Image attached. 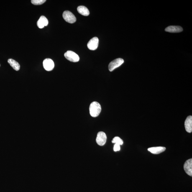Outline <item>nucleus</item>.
Masks as SVG:
<instances>
[{"instance_id": "8", "label": "nucleus", "mask_w": 192, "mask_h": 192, "mask_svg": "<svg viewBox=\"0 0 192 192\" xmlns=\"http://www.w3.org/2000/svg\"><path fill=\"white\" fill-rule=\"evenodd\" d=\"M184 168L186 173L190 176H192V159L187 160L184 166Z\"/></svg>"}, {"instance_id": "18", "label": "nucleus", "mask_w": 192, "mask_h": 192, "mask_svg": "<svg viewBox=\"0 0 192 192\" xmlns=\"http://www.w3.org/2000/svg\"><path fill=\"white\" fill-rule=\"evenodd\" d=\"M0 66H1V65H0Z\"/></svg>"}, {"instance_id": "10", "label": "nucleus", "mask_w": 192, "mask_h": 192, "mask_svg": "<svg viewBox=\"0 0 192 192\" xmlns=\"http://www.w3.org/2000/svg\"><path fill=\"white\" fill-rule=\"evenodd\" d=\"M185 127L187 132H192V116H189L187 117L185 121Z\"/></svg>"}, {"instance_id": "15", "label": "nucleus", "mask_w": 192, "mask_h": 192, "mask_svg": "<svg viewBox=\"0 0 192 192\" xmlns=\"http://www.w3.org/2000/svg\"><path fill=\"white\" fill-rule=\"evenodd\" d=\"M113 143H116L122 145L123 144V141L122 139L119 137H115L113 139L112 141Z\"/></svg>"}, {"instance_id": "11", "label": "nucleus", "mask_w": 192, "mask_h": 192, "mask_svg": "<svg viewBox=\"0 0 192 192\" xmlns=\"http://www.w3.org/2000/svg\"><path fill=\"white\" fill-rule=\"evenodd\" d=\"M183 29L179 26H170L165 29V31L171 33H178L182 32Z\"/></svg>"}, {"instance_id": "3", "label": "nucleus", "mask_w": 192, "mask_h": 192, "mask_svg": "<svg viewBox=\"0 0 192 192\" xmlns=\"http://www.w3.org/2000/svg\"><path fill=\"white\" fill-rule=\"evenodd\" d=\"M124 60L121 58L115 59L109 64L108 68L110 71L112 72L116 68H118L124 63Z\"/></svg>"}, {"instance_id": "14", "label": "nucleus", "mask_w": 192, "mask_h": 192, "mask_svg": "<svg viewBox=\"0 0 192 192\" xmlns=\"http://www.w3.org/2000/svg\"><path fill=\"white\" fill-rule=\"evenodd\" d=\"M8 62L15 70L16 71H18L19 70L20 68V65L16 60L13 59H8Z\"/></svg>"}, {"instance_id": "13", "label": "nucleus", "mask_w": 192, "mask_h": 192, "mask_svg": "<svg viewBox=\"0 0 192 192\" xmlns=\"http://www.w3.org/2000/svg\"><path fill=\"white\" fill-rule=\"evenodd\" d=\"M77 11L79 14L83 16H88L90 14L88 8L85 6H79L77 8Z\"/></svg>"}, {"instance_id": "4", "label": "nucleus", "mask_w": 192, "mask_h": 192, "mask_svg": "<svg viewBox=\"0 0 192 192\" xmlns=\"http://www.w3.org/2000/svg\"><path fill=\"white\" fill-rule=\"evenodd\" d=\"M63 17L66 22L73 24L76 21V18L74 15L69 11H65L63 13Z\"/></svg>"}, {"instance_id": "7", "label": "nucleus", "mask_w": 192, "mask_h": 192, "mask_svg": "<svg viewBox=\"0 0 192 192\" xmlns=\"http://www.w3.org/2000/svg\"><path fill=\"white\" fill-rule=\"evenodd\" d=\"M43 66L44 69L47 71H51L53 70L55 64L53 60L50 58H46L44 60Z\"/></svg>"}, {"instance_id": "16", "label": "nucleus", "mask_w": 192, "mask_h": 192, "mask_svg": "<svg viewBox=\"0 0 192 192\" xmlns=\"http://www.w3.org/2000/svg\"><path fill=\"white\" fill-rule=\"evenodd\" d=\"M46 1V0H32L31 2L35 5H41Z\"/></svg>"}, {"instance_id": "2", "label": "nucleus", "mask_w": 192, "mask_h": 192, "mask_svg": "<svg viewBox=\"0 0 192 192\" xmlns=\"http://www.w3.org/2000/svg\"><path fill=\"white\" fill-rule=\"evenodd\" d=\"M64 56L67 60L73 62L79 61L80 58L77 54L71 51H68L64 54Z\"/></svg>"}, {"instance_id": "17", "label": "nucleus", "mask_w": 192, "mask_h": 192, "mask_svg": "<svg viewBox=\"0 0 192 192\" xmlns=\"http://www.w3.org/2000/svg\"><path fill=\"white\" fill-rule=\"evenodd\" d=\"M120 145L119 144L115 143L114 147V151H117L120 150Z\"/></svg>"}, {"instance_id": "12", "label": "nucleus", "mask_w": 192, "mask_h": 192, "mask_svg": "<svg viewBox=\"0 0 192 192\" xmlns=\"http://www.w3.org/2000/svg\"><path fill=\"white\" fill-rule=\"evenodd\" d=\"M165 149L166 148L165 147H157L149 148L148 150L152 154L157 155L165 151Z\"/></svg>"}, {"instance_id": "9", "label": "nucleus", "mask_w": 192, "mask_h": 192, "mask_svg": "<svg viewBox=\"0 0 192 192\" xmlns=\"http://www.w3.org/2000/svg\"><path fill=\"white\" fill-rule=\"evenodd\" d=\"M49 21L44 16H41L37 22V25L39 28L42 29L48 25Z\"/></svg>"}, {"instance_id": "1", "label": "nucleus", "mask_w": 192, "mask_h": 192, "mask_svg": "<svg viewBox=\"0 0 192 192\" xmlns=\"http://www.w3.org/2000/svg\"><path fill=\"white\" fill-rule=\"evenodd\" d=\"M101 105L96 101L91 103L89 106L90 114L92 117H96L99 115L101 113Z\"/></svg>"}, {"instance_id": "5", "label": "nucleus", "mask_w": 192, "mask_h": 192, "mask_svg": "<svg viewBox=\"0 0 192 192\" xmlns=\"http://www.w3.org/2000/svg\"><path fill=\"white\" fill-rule=\"evenodd\" d=\"M107 137L105 134L103 132L98 133L96 139V142L98 145L101 146L104 145L105 144Z\"/></svg>"}, {"instance_id": "6", "label": "nucleus", "mask_w": 192, "mask_h": 192, "mask_svg": "<svg viewBox=\"0 0 192 192\" xmlns=\"http://www.w3.org/2000/svg\"><path fill=\"white\" fill-rule=\"evenodd\" d=\"M99 40L97 37L93 38L88 42L87 47L91 50H96L99 45Z\"/></svg>"}]
</instances>
